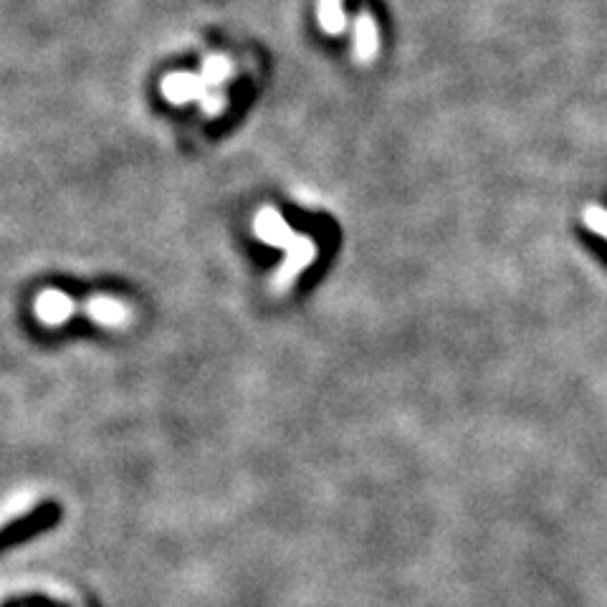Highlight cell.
Listing matches in <instances>:
<instances>
[{
  "label": "cell",
  "instance_id": "cell-9",
  "mask_svg": "<svg viewBox=\"0 0 607 607\" xmlns=\"http://www.w3.org/2000/svg\"><path fill=\"white\" fill-rule=\"evenodd\" d=\"M205 107V112L208 114H218L223 109V97H218V94H208L205 97V102H200Z\"/></svg>",
  "mask_w": 607,
  "mask_h": 607
},
{
  "label": "cell",
  "instance_id": "cell-6",
  "mask_svg": "<svg viewBox=\"0 0 607 607\" xmlns=\"http://www.w3.org/2000/svg\"><path fill=\"white\" fill-rule=\"evenodd\" d=\"M377 26L370 13H360L355 18V59L357 64H370L377 54Z\"/></svg>",
  "mask_w": 607,
  "mask_h": 607
},
{
  "label": "cell",
  "instance_id": "cell-7",
  "mask_svg": "<svg viewBox=\"0 0 607 607\" xmlns=\"http://www.w3.org/2000/svg\"><path fill=\"white\" fill-rule=\"evenodd\" d=\"M317 21L319 28L329 36H339L347 28V16H344L342 0H317Z\"/></svg>",
  "mask_w": 607,
  "mask_h": 607
},
{
  "label": "cell",
  "instance_id": "cell-3",
  "mask_svg": "<svg viewBox=\"0 0 607 607\" xmlns=\"http://www.w3.org/2000/svg\"><path fill=\"white\" fill-rule=\"evenodd\" d=\"M160 89L172 104H185L190 99L205 102V97L210 94L208 81L203 79V74H188V71H172V74H167L162 79Z\"/></svg>",
  "mask_w": 607,
  "mask_h": 607
},
{
  "label": "cell",
  "instance_id": "cell-5",
  "mask_svg": "<svg viewBox=\"0 0 607 607\" xmlns=\"http://www.w3.org/2000/svg\"><path fill=\"white\" fill-rule=\"evenodd\" d=\"M86 317L92 319L99 327H124L129 322V309L124 307V301L114 299V296H92L84 307Z\"/></svg>",
  "mask_w": 607,
  "mask_h": 607
},
{
  "label": "cell",
  "instance_id": "cell-8",
  "mask_svg": "<svg viewBox=\"0 0 607 607\" xmlns=\"http://www.w3.org/2000/svg\"><path fill=\"white\" fill-rule=\"evenodd\" d=\"M228 74H231V61H228L226 56H210V59L205 61L203 79L208 81L210 86L223 84V81L228 79Z\"/></svg>",
  "mask_w": 607,
  "mask_h": 607
},
{
  "label": "cell",
  "instance_id": "cell-1",
  "mask_svg": "<svg viewBox=\"0 0 607 607\" xmlns=\"http://www.w3.org/2000/svg\"><path fill=\"white\" fill-rule=\"evenodd\" d=\"M284 251L286 258L281 261L276 274L271 276V289H274L276 294H286V291L294 286V281L314 264V258H317V243L309 236H294Z\"/></svg>",
  "mask_w": 607,
  "mask_h": 607
},
{
  "label": "cell",
  "instance_id": "cell-2",
  "mask_svg": "<svg viewBox=\"0 0 607 607\" xmlns=\"http://www.w3.org/2000/svg\"><path fill=\"white\" fill-rule=\"evenodd\" d=\"M33 312H36L38 322H43L46 327H59V324L69 322L74 317L76 301L66 291L46 289L36 296Z\"/></svg>",
  "mask_w": 607,
  "mask_h": 607
},
{
  "label": "cell",
  "instance_id": "cell-4",
  "mask_svg": "<svg viewBox=\"0 0 607 607\" xmlns=\"http://www.w3.org/2000/svg\"><path fill=\"white\" fill-rule=\"evenodd\" d=\"M253 236H256L258 241L269 243V246L286 248L296 233L291 231L289 223L284 221V215L269 205V208L258 210L256 218H253Z\"/></svg>",
  "mask_w": 607,
  "mask_h": 607
}]
</instances>
